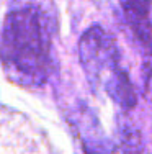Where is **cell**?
Instances as JSON below:
<instances>
[{
  "mask_svg": "<svg viewBox=\"0 0 152 154\" xmlns=\"http://www.w3.org/2000/svg\"><path fill=\"white\" fill-rule=\"evenodd\" d=\"M0 59L18 80L39 85L51 71V35L44 13L23 7L8 13L0 35Z\"/></svg>",
  "mask_w": 152,
  "mask_h": 154,
  "instance_id": "obj_1",
  "label": "cell"
},
{
  "mask_svg": "<svg viewBox=\"0 0 152 154\" xmlns=\"http://www.w3.org/2000/svg\"><path fill=\"white\" fill-rule=\"evenodd\" d=\"M79 59L93 90L103 85L119 69V51L115 38L106 30L90 26L79 41Z\"/></svg>",
  "mask_w": 152,
  "mask_h": 154,
  "instance_id": "obj_2",
  "label": "cell"
},
{
  "mask_svg": "<svg viewBox=\"0 0 152 154\" xmlns=\"http://www.w3.org/2000/svg\"><path fill=\"white\" fill-rule=\"evenodd\" d=\"M147 92H149V97L152 98V71H149V77H147Z\"/></svg>",
  "mask_w": 152,
  "mask_h": 154,
  "instance_id": "obj_5",
  "label": "cell"
},
{
  "mask_svg": "<svg viewBox=\"0 0 152 154\" xmlns=\"http://www.w3.org/2000/svg\"><path fill=\"white\" fill-rule=\"evenodd\" d=\"M103 89L119 107L124 110L133 108L137 103V95H136L134 85H133L129 75L126 74V71L121 67L103 84Z\"/></svg>",
  "mask_w": 152,
  "mask_h": 154,
  "instance_id": "obj_4",
  "label": "cell"
},
{
  "mask_svg": "<svg viewBox=\"0 0 152 154\" xmlns=\"http://www.w3.org/2000/svg\"><path fill=\"white\" fill-rule=\"evenodd\" d=\"M119 5L134 36L146 46L152 39V0H119Z\"/></svg>",
  "mask_w": 152,
  "mask_h": 154,
  "instance_id": "obj_3",
  "label": "cell"
}]
</instances>
